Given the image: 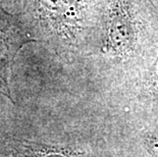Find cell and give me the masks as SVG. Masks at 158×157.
<instances>
[{
  "label": "cell",
  "mask_w": 158,
  "mask_h": 157,
  "mask_svg": "<svg viewBox=\"0 0 158 157\" xmlns=\"http://www.w3.org/2000/svg\"><path fill=\"white\" fill-rule=\"evenodd\" d=\"M34 42L38 40L33 37L21 16L8 12L0 5V56L12 63L23 46Z\"/></svg>",
  "instance_id": "6da1fadb"
},
{
  "label": "cell",
  "mask_w": 158,
  "mask_h": 157,
  "mask_svg": "<svg viewBox=\"0 0 158 157\" xmlns=\"http://www.w3.org/2000/svg\"><path fill=\"white\" fill-rule=\"evenodd\" d=\"M6 150L9 157H85V153L76 145L48 143L25 138L8 140Z\"/></svg>",
  "instance_id": "7a4b0ae2"
},
{
  "label": "cell",
  "mask_w": 158,
  "mask_h": 157,
  "mask_svg": "<svg viewBox=\"0 0 158 157\" xmlns=\"http://www.w3.org/2000/svg\"><path fill=\"white\" fill-rule=\"evenodd\" d=\"M12 63L0 56V95L6 97L12 103H15L9 86V76H10Z\"/></svg>",
  "instance_id": "3957f363"
},
{
  "label": "cell",
  "mask_w": 158,
  "mask_h": 157,
  "mask_svg": "<svg viewBox=\"0 0 158 157\" xmlns=\"http://www.w3.org/2000/svg\"><path fill=\"white\" fill-rule=\"evenodd\" d=\"M145 147L146 150L152 157H158V136L149 135L145 138Z\"/></svg>",
  "instance_id": "277c9868"
}]
</instances>
